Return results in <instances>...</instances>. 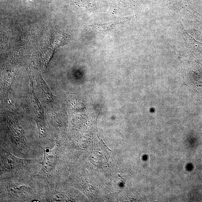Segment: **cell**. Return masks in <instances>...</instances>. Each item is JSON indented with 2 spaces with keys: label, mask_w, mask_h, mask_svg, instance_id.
<instances>
[{
  "label": "cell",
  "mask_w": 202,
  "mask_h": 202,
  "mask_svg": "<svg viewBox=\"0 0 202 202\" xmlns=\"http://www.w3.org/2000/svg\"><path fill=\"white\" fill-rule=\"evenodd\" d=\"M30 180L24 177L1 179V201H32L43 197L47 189Z\"/></svg>",
  "instance_id": "obj_1"
},
{
  "label": "cell",
  "mask_w": 202,
  "mask_h": 202,
  "mask_svg": "<svg viewBox=\"0 0 202 202\" xmlns=\"http://www.w3.org/2000/svg\"><path fill=\"white\" fill-rule=\"evenodd\" d=\"M33 159L19 158L7 150L1 151V179L24 177L37 163Z\"/></svg>",
  "instance_id": "obj_2"
},
{
  "label": "cell",
  "mask_w": 202,
  "mask_h": 202,
  "mask_svg": "<svg viewBox=\"0 0 202 202\" xmlns=\"http://www.w3.org/2000/svg\"><path fill=\"white\" fill-rule=\"evenodd\" d=\"M41 147L43 149V160L39 163L42 166L38 174L35 176L41 179L49 180L55 176V172L57 171V168L59 167V151L55 147L53 149L43 148L42 146Z\"/></svg>",
  "instance_id": "obj_3"
}]
</instances>
